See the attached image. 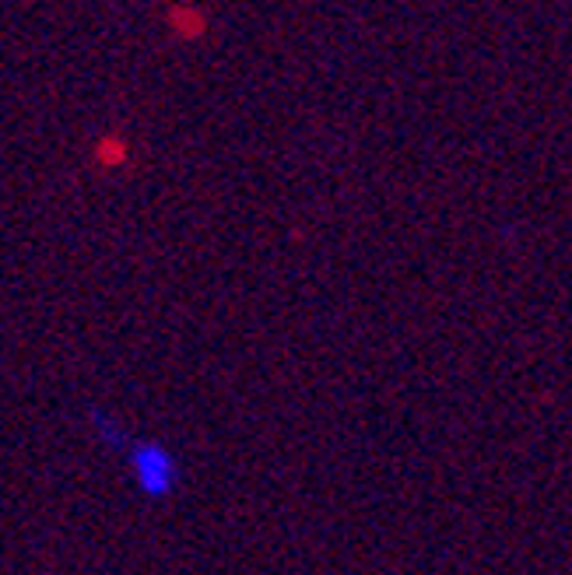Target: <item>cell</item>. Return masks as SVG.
Returning a JSON list of instances; mask_svg holds the SVG:
<instances>
[{"label": "cell", "instance_id": "obj_1", "mask_svg": "<svg viewBox=\"0 0 572 575\" xmlns=\"http://www.w3.org/2000/svg\"><path fill=\"white\" fill-rule=\"evenodd\" d=\"M127 478L144 502H169L183 488V459L172 446L152 435H127L120 446Z\"/></svg>", "mask_w": 572, "mask_h": 575}]
</instances>
